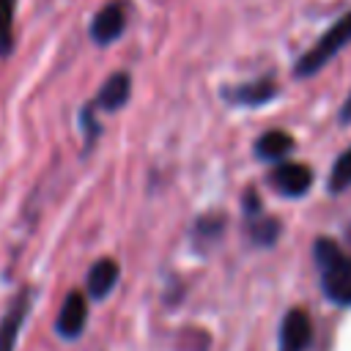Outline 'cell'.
<instances>
[{
  "instance_id": "cell-1",
  "label": "cell",
  "mask_w": 351,
  "mask_h": 351,
  "mask_svg": "<svg viewBox=\"0 0 351 351\" xmlns=\"http://www.w3.org/2000/svg\"><path fill=\"white\" fill-rule=\"evenodd\" d=\"M313 258L321 269V291L329 302L348 307L351 304V258L337 247V241L318 236L313 241Z\"/></svg>"
},
{
  "instance_id": "cell-2",
  "label": "cell",
  "mask_w": 351,
  "mask_h": 351,
  "mask_svg": "<svg viewBox=\"0 0 351 351\" xmlns=\"http://www.w3.org/2000/svg\"><path fill=\"white\" fill-rule=\"evenodd\" d=\"M351 44V11H346L296 63H293V74L296 77H313L318 74L335 55H340V49H346Z\"/></svg>"
},
{
  "instance_id": "cell-3",
  "label": "cell",
  "mask_w": 351,
  "mask_h": 351,
  "mask_svg": "<svg viewBox=\"0 0 351 351\" xmlns=\"http://www.w3.org/2000/svg\"><path fill=\"white\" fill-rule=\"evenodd\" d=\"M269 184L282 197H302L313 186V170L304 162L282 159V162H274V167L269 173Z\"/></svg>"
},
{
  "instance_id": "cell-4",
  "label": "cell",
  "mask_w": 351,
  "mask_h": 351,
  "mask_svg": "<svg viewBox=\"0 0 351 351\" xmlns=\"http://www.w3.org/2000/svg\"><path fill=\"white\" fill-rule=\"evenodd\" d=\"M310 343H313V321H310L307 310H302V307L288 310L280 324L277 351H307Z\"/></svg>"
},
{
  "instance_id": "cell-5",
  "label": "cell",
  "mask_w": 351,
  "mask_h": 351,
  "mask_svg": "<svg viewBox=\"0 0 351 351\" xmlns=\"http://www.w3.org/2000/svg\"><path fill=\"white\" fill-rule=\"evenodd\" d=\"M30 304H33L30 288H22L11 299L8 310L0 318V351H16V340H19V332L25 326V318L30 313Z\"/></svg>"
},
{
  "instance_id": "cell-6",
  "label": "cell",
  "mask_w": 351,
  "mask_h": 351,
  "mask_svg": "<svg viewBox=\"0 0 351 351\" xmlns=\"http://www.w3.org/2000/svg\"><path fill=\"white\" fill-rule=\"evenodd\" d=\"M274 96H277V82L271 77L250 80V82H239V85H225L222 88V99L228 104H236V107H263Z\"/></svg>"
},
{
  "instance_id": "cell-7",
  "label": "cell",
  "mask_w": 351,
  "mask_h": 351,
  "mask_svg": "<svg viewBox=\"0 0 351 351\" xmlns=\"http://www.w3.org/2000/svg\"><path fill=\"white\" fill-rule=\"evenodd\" d=\"M85 324H88V299L80 291H69L55 318V332L63 340H77L85 332Z\"/></svg>"
},
{
  "instance_id": "cell-8",
  "label": "cell",
  "mask_w": 351,
  "mask_h": 351,
  "mask_svg": "<svg viewBox=\"0 0 351 351\" xmlns=\"http://www.w3.org/2000/svg\"><path fill=\"white\" fill-rule=\"evenodd\" d=\"M123 30H126V3H121V0L107 3L90 19V38L96 44H101V47L118 41Z\"/></svg>"
},
{
  "instance_id": "cell-9",
  "label": "cell",
  "mask_w": 351,
  "mask_h": 351,
  "mask_svg": "<svg viewBox=\"0 0 351 351\" xmlns=\"http://www.w3.org/2000/svg\"><path fill=\"white\" fill-rule=\"evenodd\" d=\"M132 96V77L126 71H115L104 80V85L99 88L96 99H93V110H104V112H115L121 107H126Z\"/></svg>"
},
{
  "instance_id": "cell-10",
  "label": "cell",
  "mask_w": 351,
  "mask_h": 351,
  "mask_svg": "<svg viewBox=\"0 0 351 351\" xmlns=\"http://www.w3.org/2000/svg\"><path fill=\"white\" fill-rule=\"evenodd\" d=\"M118 280H121V266H118L112 258H99V261L88 269L85 285H88V293H90L93 299H107V296L112 293V288L118 285Z\"/></svg>"
},
{
  "instance_id": "cell-11",
  "label": "cell",
  "mask_w": 351,
  "mask_h": 351,
  "mask_svg": "<svg viewBox=\"0 0 351 351\" xmlns=\"http://www.w3.org/2000/svg\"><path fill=\"white\" fill-rule=\"evenodd\" d=\"M296 140L285 132V129H269L255 140V156L263 162H282L291 151H293Z\"/></svg>"
},
{
  "instance_id": "cell-12",
  "label": "cell",
  "mask_w": 351,
  "mask_h": 351,
  "mask_svg": "<svg viewBox=\"0 0 351 351\" xmlns=\"http://www.w3.org/2000/svg\"><path fill=\"white\" fill-rule=\"evenodd\" d=\"M247 236L258 247H271L280 239V219L266 214H252V219H247Z\"/></svg>"
},
{
  "instance_id": "cell-13",
  "label": "cell",
  "mask_w": 351,
  "mask_h": 351,
  "mask_svg": "<svg viewBox=\"0 0 351 351\" xmlns=\"http://www.w3.org/2000/svg\"><path fill=\"white\" fill-rule=\"evenodd\" d=\"M19 0H0V58H8L14 49V22Z\"/></svg>"
},
{
  "instance_id": "cell-14",
  "label": "cell",
  "mask_w": 351,
  "mask_h": 351,
  "mask_svg": "<svg viewBox=\"0 0 351 351\" xmlns=\"http://www.w3.org/2000/svg\"><path fill=\"white\" fill-rule=\"evenodd\" d=\"M326 186H329V192H332V195H340V192H346V189L351 186V145H348V148L335 159Z\"/></svg>"
},
{
  "instance_id": "cell-15",
  "label": "cell",
  "mask_w": 351,
  "mask_h": 351,
  "mask_svg": "<svg viewBox=\"0 0 351 351\" xmlns=\"http://www.w3.org/2000/svg\"><path fill=\"white\" fill-rule=\"evenodd\" d=\"M225 230V217L222 214H206L195 222V236L206 239V241H217Z\"/></svg>"
},
{
  "instance_id": "cell-16",
  "label": "cell",
  "mask_w": 351,
  "mask_h": 351,
  "mask_svg": "<svg viewBox=\"0 0 351 351\" xmlns=\"http://www.w3.org/2000/svg\"><path fill=\"white\" fill-rule=\"evenodd\" d=\"M80 126H82V132H85V143L93 145V140L101 134V126H99V121L93 118V107H90V104L82 107V112H80Z\"/></svg>"
},
{
  "instance_id": "cell-17",
  "label": "cell",
  "mask_w": 351,
  "mask_h": 351,
  "mask_svg": "<svg viewBox=\"0 0 351 351\" xmlns=\"http://www.w3.org/2000/svg\"><path fill=\"white\" fill-rule=\"evenodd\" d=\"M244 214H247V217L261 214V197H258V192H255V189H250V192L244 195Z\"/></svg>"
},
{
  "instance_id": "cell-18",
  "label": "cell",
  "mask_w": 351,
  "mask_h": 351,
  "mask_svg": "<svg viewBox=\"0 0 351 351\" xmlns=\"http://www.w3.org/2000/svg\"><path fill=\"white\" fill-rule=\"evenodd\" d=\"M340 123H351V93L346 96V101L340 107Z\"/></svg>"
}]
</instances>
